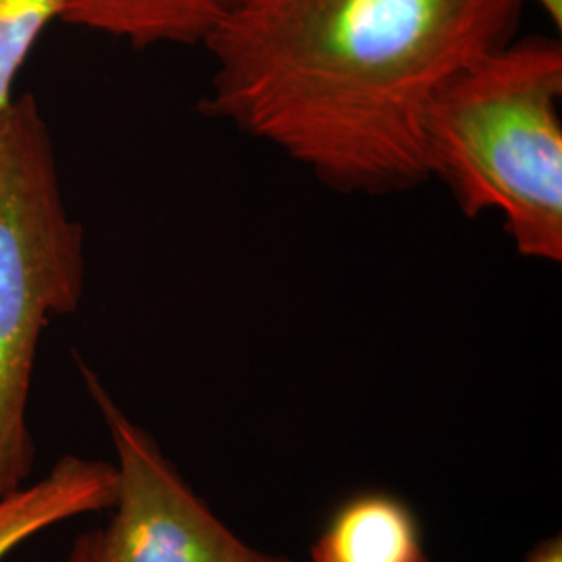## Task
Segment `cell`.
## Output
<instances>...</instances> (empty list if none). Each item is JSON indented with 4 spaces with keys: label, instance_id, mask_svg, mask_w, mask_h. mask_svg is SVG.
I'll use <instances>...</instances> for the list:
<instances>
[{
    "label": "cell",
    "instance_id": "9",
    "mask_svg": "<svg viewBox=\"0 0 562 562\" xmlns=\"http://www.w3.org/2000/svg\"><path fill=\"white\" fill-rule=\"evenodd\" d=\"M522 562H562L561 536H550L536 543Z\"/></svg>",
    "mask_w": 562,
    "mask_h": 562
},
{
    "label": "cell",
    "instance_id": "1",
    "mask_svg": "<svg viewBox=\"0 0 562 562\" xmlns=\"http://www.w3.org/2000/svg\"><path fill=\"white\" fill-rule=\"evenodd\" d=\"M522 0H234L204 41L202 111L341 194L429 180L443 86L515 38Z\"/></svg>",
    "mask_w": 562,
    "mask_h": 562
},
{
    "label": "cell",
    "instance_id": "6",
    "mask_svg": "<svg viewBox=\"0 0 562 562\" xmlns=\"http://www.w3.org/2000/svg\"><path fill=\"white\" fill-rule=\"evenodd\" d=\"M311 559L322 562H425L422 521L398 496L361 492L331 513Z\"/></svg>",
    "mask_w": 562,
    "mask_h": 562
},
{
    "label": "cell",
    "instance_id": "8",
    "mask_svg": "<svg viewBox=\"0 0 562 562\" xmlns=\"http://www.w3.org/2000/svg\"><path fill=\"white\" fill-rule=\"evenodd\" d=\"M69 0H0V113L13 101L23 63L50 21L63 20Z\"/></svg>",
    "mask_w": 562,
    "mask_h": 562
},
{
    "label": "cell",
    "instance_id": "3",
    "mask_svg": "<svg viewBox=\"0 0 562 562\" xmlns=\"http://www.w3.org/2000/svg\"><path fill=\"white\" fill-rule=\"evenodd\" d=\"M86 285L83 227L60 194L50 130L32 94L0 113V501L30 482L27 423L42 334L78 311Z\"/></svg>",
    "mask_w": 562,
    "mask_h": 562
},
{
    "label": "cell",
    "instance_id": "2",
    "mask_svg": "<svg viewBox=\"0 0 562 562\" xmlns=\"http://www.w3.org/2000/svg\"><path fill=\"white\" fill-rule=\"evenodd\" d=\"M561 101V42L525 38L462 67L427 117L429 178L533 261H562Z\"/></svg>",
    "mask_w": 562,
    "mask_h": 562
},
{
    "label": "cell",
    "instance_id": "7",
    "mask_svg": "<svg viewBox=\"0 0 562 562\" xmlns=\"http://www.w3.org/2000/svg\"><path fill=\"white\" fill-rule=\"evenodd\" d=\"M234 0H69L63 20L130 42L204 44Z\"/></svg>",
    "mask_w": 562,
    "mask_h": 562
},
{
    "label": "cell",
    "instance_id": "10",
    "mask_svg": "<svg viewBox=\"0 0 562 562\" xmlns=\"http://www.w3.org/2000/svg\"><path fill=\"white\" fill-rule=\"evenodd\" d=\"M543 13L550 18V21L561 27L562 25V0H538Z\"/></svg>",
    "mask_w": 562,
    "mask_h": 562
},
{
    "label": "cell",
    "instance_id": "4",
    "mask_svg": "<svg viewBox=\"0 0 562 562\" xmlns=\"http://www.w3.org/2000/svg\"><path fill=\"white\" fill-rule=\"evenodd\" d=\"M78 359L81 382L115 450L109 521L78 536L65 562H296L244 542L162 454L161 446Z\"/></svg>",
    "mask_w": 562,
    "mask_h": 562
},
{
    "label": "cell",
    "instance_id": "5",
    "mask_svg": "<svg viewBox=\"0 0 562 562\" xmlns=\"http://www.w3.org/2000/svg\"><path fill=\"white\" fill-rule=\"evenodd\" d=\"M113 462L65 454L38 482L0 501V561L63 521L109 510L115 503Z\"/></svg>",
    "mask_w": 562,
    "mask_h": 562
},
{
    "label": "cell",
    "instance_id": "11",
    "mask_svg": "<svg viewBox=\"0 0 562 562\" xmlns=\"http://www.w3.org/2000/svg\"><path fill=\"white\" fill-rule=\"evenodd\" d=\"M311 562H322V561H317V559H311ZM425 562H436V561H431V559H427V561Z\"/></svg>",
    "mask_w": 562,
    "mask_h": 562
}]
</instances>
